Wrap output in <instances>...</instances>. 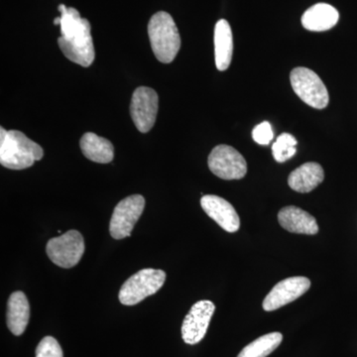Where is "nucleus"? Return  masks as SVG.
I'll return each mask as SVG.
<instances>
[{"label":"nucleus","mask_w":357,"mask_h":357,"mask_svg":"<svg viewBox=\"0 0 357 357\" xmlns=\"http://www.w3.org/2000/svg\"><path fill=\"white\" fill-rule=\"evenodd\" d=\"M61 37L58 44L65 57L73 63L88 68L95 61V47L91 37V23L74 7L60 4Z\"/></svg>","instance_id":"nucleus-1"},{"label":"nucleus","mask_w":357,"mask_h":357,"mask_svg":"<svg viewBox=\"0 0 357 357\" xmlns=\"http://www.w3.org/2000/svg\"><path fill=\"white\" fill-rule=\"evenodd\" d=\"M43 148L18 130L0 128V164L11 170H24L43 158Z\"/></svg>","instance_id":"nucleus-2"},{"label":"nucleus","mask_w":357,"mask_h":357,"mask_svg":"<svg viewBox=\"0 0 357 357\" xmlns=\"http://www.w3.org/2000/svg\"><path fill=\"white\" fill-rule=\"evenodd\" d=\"M148 35L157 60L172 63L181 48L180 33L172 16L165 11L155 13L148 24Z\"/></svg>","instance_id":"nucleus-3"},{"label":"nucleus","mask_w":357,"mask_h":357,"mask_svg":"<svg viewBox=\"0 0 357 357\" xmlns=\"http://www.w3.org/2000/svg\"><path fill=\"white\" fill-rule=\"evenodd\" d=\"M166 273L163 270L146 268L129 277L119 291V301L124 306L139 304L163 287Z\"/></svg>","instance_id":"nucleus-4"},{"label":"nucleus","mask_w":357,"mask_h":357,"mask_svg":"<svg viewBox=\"0 0 357 357\" xmlns=\"http://www.w3.org/2000/svg\"><path fill=\"white\" fill-rule=\"evenodd\" d=\"M291 84L296 95L310 107L324 109L330 102L328 89L321 77L307 68H295L290 74Z\"/></svg>","instance_id":"nucleus-5"},{"label":"nucleus","mask_w":357,"mask_h":357,"mask_svg":"<svg viewBox=\"0 0 357 357\" xmlns=\"http://www.w3.org/2000/svg\"><path fill=\"white\" fill-rule=\"evenodd\" d=\"M46 252L54 264L69 269L76 266L84 253V237L77 230L72 229L48 241Z\"/></svg>","instance_id":"nucleus-6"},{"label":"nucleus","mask_w":357,"mask_h":357,"mask_svg":"<svg viewBox=\"0 0 357 357\" xmlns=\"http://www.w3.org/2000/svg\"><path fill=\"white\" fill-rule=\"evenodd\" d=\"M208 164L211 172L223 180H241L248 173V164L243 155L229 145L213 148Z\"/></svg>","instance_id":"nucleus-7"},{"label":"nucleus","mask_w":357,"mask_h":357,"mask_svg":"<svg viewBox=\"0 0 357 357\" xmlns=\"http://www.w3.org/2000/svg\"><path fill=\"white\" fill-rule=\"evenodd\" d=\"M144 208L145 199L141 195H132L119 202L110 220V236L114 239L130 236L134 225L139 220Z\"/></svg>","instance_id":"nucleus-8"},{"label":"nucleus","mask_w":357,"mask_h":357,"mask_svg":"<svg viewBox=\"0 0 357 357\" xmlns=\"http://www.w3.org/2000/svg\"><path fill=\"white\" fill-rule=\"evenodd\" d=\"M159 98L153 89L139 86L134 91L130 103L131 119L141 133L153 128L158 112Z\"/></svg>","instance_id":"nucleus-9"},{"label":"nucleus","mask_w":357,"mask_h":357,"mask_svg":"<svg viewBox=\"0 0 357 357\" xmlns=\"http://www.w3.org/2000/svg\"><path fill=\"white\" fill-rule=\"evenodd\" d=\"M215 306L208 300L199 301L185 317L182 325V337L185 344H197L206 335Z\"/></svg>","instance_id":"nucleus-10"},{"label":"nucleus","mask_w":357,"mask_h":357,"mask_svg":"<svg viewBox=\"0 0 357 357\" xmlns=\"http://www.w3.org/2000/svg\"><path fill=\"white\" fill-rule=\"evenodd\" d=\"M310 287L311 281L307 277H290L279 282L263 301V309L266 312L280 309L304 295Z\"/></svg>","instance_id":"nucleus-11"},{"label":"nucleus","mask_w":357,"mask_h":357,"mask_svg":"<svg viewBox=\"0 0 357 357\" xmlns=\"http://www.w3.org/2000/svg\"><path fill=\"white\" fill-rule=\"evenodd\" d=\"M201 206L204 213L227 232H236L241 227V218L236 208L227 199L206 195L201 199Z\"/></svg>","instance_id":"nucleus-12"},{"label":"nucleus","mask_w":357,"mask_h":357,"mask_svg":"<svg viewBox=\"0 0 357 357\" xmlns=\"http://www.w3.org/2000/svg\"><path fill=\"white\" fill-rule=\"evenodd\" d=\"M278 222L283 229L292 234L314 236L319 232L316 218L295 206H285L278 213Z\"/></svg>","instance_id":"nucleus-13"},{"label":"nucleus","mask_w":357,"mask_h":357,"mask_svg":"<svg viewBox=\"0 0 357 357\" xmlns=\"http://www.w3.org/2000/svg\"><path fill=\"white\" fill-rule=\"evenodd\" d=\"M340 20V13L328 3L314 4L303 14L302 25L312 32H323L335 27Z\"/></svg>","instance_id":"nucleus-14"},{"label":"nucleus","mask_w":357,"mask_h":357,"mask_svg":"<svg viewBox=\"0 0 357 357\" xmlns=\"http://www.w3.org/2000/svg\"><path fill=\"white\" fill-rule=\"evenodd\" d=\"M30 306L27 297L21 291L11 294L7 302L6 323L14 335H21L29 323Z\"/></svg>","instance_id":"nucleus-15"},{"label":"nucleus","mask_w":357,"mask_h":357,"mask_svg":"<svg viewBox=\"0 0 357 357\" xmlns=\"http://www.w3.org/2000/svg\"><path fill=\"white\" fill-rule=\"evenodd\" d=\"M325 178L323 167L314 162H307L298 167L288 178L289 187L298 192H310L316 189Z\"/></svg>","instance_id":"nucleus-16"},{"label":"nucleus","mask_w":357,"mask_h":357,"mask_svg":"<svg viewBox=\"0 0 357 357\" xmlns=\"http://www.w3.org/2000/svg\"><path fill=\"white\" fill-rule=\"evenodd\" d=\"M234 55V37L229 23L218 20L215 27V58L218 70L229 69Z\"/></svg>","instance_id":"nucleus-17"},{"label":"nucleus","mask_w":357,"mask_h":357,"mask_svg":"<svg viewBox=\"0 0 357 357\" xmlns=\"http://www.w3.org/2000/svg\"><path fill=\"white\" fill-rule=\"evenodd\" d=\"M79 145L84 156L91 161L107 164L114 158V145L109 140L100 137L96 133L84 134Z\"/></svg>","instance_id":"nucleus-18"},{"label":"nucleus","mask_w":357,"mask_h":357,"mask_svg":"<svg viewBox=\"0 0 357 357\" xmlns=\"http://www.w3.org/2000/svg\"><path fill=\"white\" fill-rule=\"evenodd\" d=\"M283 335L280 333H270L258 337L241 351L237 357H267L281 344Z\"/></svg>","instance_id":"nucleus-19"},{"label":"nucleus","mask_w":357,"mask_h":357,"mask_svg":"<svg viewBox=\"0 0 357 357\" xmlns=\"http://www.w3.org/2000/svg\"><path fill=\"white\" fill-rule=\"evenodd\" d=\"M297 144L298 141L292 134H281L277 137L273 146H272L274 159L278 163H284L287 160L292 158L297 153Z\"/></svg>","instance_id":"nucleus-20"},{"label":"nucleus","mask_w":357,"mask_h":357,"mask_svg":"<svg viewBox=\"0 0 357 357\" xmlns=\"http://www.w3.org/2000/svg\"><path fill=\"white\" fill-rule=\"evenodd\" d=\"M36 357H64V354L56 338L45 337L37 347Z\"/></svg>","instance_id":"nucleus-21"},{"label":"nucleus","mask_w":357,"mask_h":357,"mask_svg":"<svg viewBox=\"0 0 357 357\" xmlns=\"http://www.w3.org/2000/svg\"><path fill=\"white\" fill-rule=\"evenodd\" d=\"M273 129L268 121L261 122L253 129L252 138L258 144L268 145L273 139Z\"/></svg>","instance_id":"nucleus-22"},{"label":"nucleus","mask_w":357,"mask_h":357,"mask_svg":"<svg viewBox=\"0 0 357 357\" xmlns=\"http://www.w3.org/2000/svg\"><path fill=\"white\" fill-rule=\"evenodd\" d=\"M54 24H55V25L61 24V16H60V17L55 18V20H54Z\"/></svg>","instance_id":"nucleus-23"}]
</instances>
